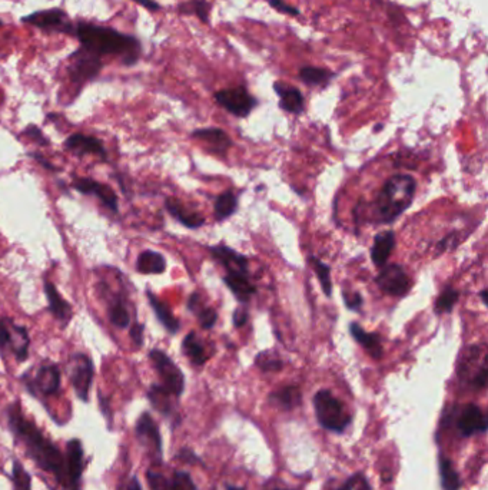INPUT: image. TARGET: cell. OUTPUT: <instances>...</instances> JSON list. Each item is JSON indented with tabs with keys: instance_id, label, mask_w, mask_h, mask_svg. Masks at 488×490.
I'll list each match as a JSON object with an SVG mask.
<instances>
[{
	"instance_id": "6da1fadb",
	"label": "cell",
	"mask_w": 488,
	"mask_h": 490,
	"mask_svg": "<svg viewBox=\"0 0 488 490\" xmlns=\"http://www.w3.org/2000/svg\"><path fill=\"white\" fill-rule=\"evenodd\" d=\"M8 422L12 432L25 444L28 455L35 463L45 472L52 473L57 482L68 489L66 456L62 455L61 450L22 415L19 404H12L8 408Z\"/></svg>"
},
{
	"instance_id": "7a4b0ae2",
	"label": "cell",
	"mask_w": 488,
	"mask_h": 490,
	"mask_svg": "<svg viewBox=\"0 0 488 490\" xmlns=\"http://www.w3.org/2000/svg\"><path fill=\"white\" fill-rule=\"evenodd\" d=\"M72 35L79 39L82 48L97 56H119L128 66L135 65L139 59L141 44L138 39L115 29L82 22L73 26Z\"/></svg>"
},
{
	"instance_id": "3957f363",
	"label": "cell",
	"mask_w": 488,
	"mask_h": 490,
	"mask_svg": "<svg viewBox=\"0 0 488 490\" xmlns=\"http://www.w3.org/2000/svg\"><path fill=\"white\" fill-rule=\"evenodd\" d=\"M417 182L409 175H394L388 178L373 204L374 220L378 224H391L413 204Z\"/></svg>"
},
{
	"instance_id": "277c9868",
	"label": "cell",
	"mask_w": 488,
	"mask_h": 490,
	"mask_svg": "<svg viewBox=\"0 0 488 490\" xmlns=\"http://www.w3.org/2000/svg\"><path fill=\"white\" fill-rule=\"evenodd\" d=\"M314 407L320 424L331 432L341 433L351 423V416L344 404L329 390L318 391L314 397Z\"/></svg>"
},
{
	"instance_id": "5b68a950",
	"label": "cell",
	"mask_w": 488,
	"mask_h": 490,
	"mask_svg": "<svg viewBox=\"0 0 488 490\" xmlns=\"http://www.w3.org/2000/svg\"><path fill=\"white\" fill-rule=\"evenodd\" d=\"M149 359L162 380V386L175 397H179L185 388V377L181 368L175 364L168 355L161 350H152Z\"/></svg>"
},
{
	"instance_id": "8992f818",
	"label": "cell",
	"mask_w": 488,
	"mask_h": 490,
	"mask_svg": "<svg viewBox=\"0 0 488 490\" xmlns=\"http://www.w3.org/2000/svg\"><path fill=\"white\" fill-rule=\"evenodd\" d=\"M377 285L387 296L404 297L413 288V280L398 264H388L377 276Z\"/></svg>"
},
{
	"instance_id": "52a82bcc",
	"label": "cell",
	"mask_w": 488,
	"mask_h": 490,
	"mask_svg": "<svg viewBox=\"0 0 488 490\" xmlns=\"http://www.w3.org/2000/svg\"><path fill=\"white\" fill-rule=\"evenodd\" d=\"M215 101H217L222 108H225L229 113L235 115L238 117L248 116L258 104L255 97H253L244 86L218 91L215 93Z\"/></svg>"
},
{
	"instance_id": "ba28073f",
	"label": "cell",
	"mask_w": 488,
	"mask_h": 490,
	"mask_svg": "<svg viewBox=\"0 0 488 490\" xmlns=\"http://www.w3.org/2000/svg\"><path fill=\"white\" fill-rule=\"evenodd\" d=\"M70 61L69 76L76 84H85L93 79L102 69L101 56L86 50L85 48L76 50L70 56Z\"/></svg>"
},
{
	"instance_id": "9c48e42d",
	"label": "cell",
	"mask_w": 488,
	"mask_h": 490,
	"mask_svg": "<svg viewBox=\"0 0 488 490\" xmlns=\"http://www.w3.org/2000/svg\"><path fill=\"white\" fill-rule=\"evenodd\" d=\"M70 381L77 397L84 402L89 399V390L93 380V363L85 355H75L70 359Z\"/></svg>"
},
{
	"instance_id": "30bf717a",
	"label": "cell",
	"mask_w": 488,
	"mask_h": 490,
	"mask_svg": "<svg viewBox=\"0 0 488 490\" xmlns=\"http://www.w3.org/2000/svg\"><path fill=\"white\" fill-rule=\"evenodd\" d=\"M23 23L33 25L41 29H50V30H61L64 33H73V25L68 22V16L62 9H49L35 12L22 17Z\"/></svg>"
},
{
	"instance_id": "8fae6325",
	"label": "cell",
	"mask_w": 488,
	"mask_h": 490,
	"mask_svg": "<svg viewBox=\"0 0 488 490\" xmlns=\"http://www.w3.org/2000/svg\"><path fill=\"white\" fill-rule=\"evenodd\" d=\"M136 437L148 450L149 455L161 459L162 458V439L159 428L149 413H144L136 423Z\"/></svg>"
},
{
	"instance_id": "7c38bea8",
	"label": "cell",
	"mask_w": 488,
	"mask_h": 490,
	"mask_svg": "<svg viewBox=\"0 0 488 490\" xmlns=\"http://www.w3.org/2000/svg\"><path fill=\"white\" fill-rule=\"evenodd\" d=\"M72 187L85 195H96L105 207H108L113 212H118V197H116L115 191L109 185L97 182L90 178H75Z\"/></svg>"
},
{
	"instance_id": "4fadbf2b",
	"label": "cell",
	"mask_w": 488,
	"mask_h": 490,
	"mask_svg": "<svg viewBox=\"0 0 488 490\" xmlns=\"http://www.w3.org/2000/svg\"><path fill=\"white\" fill-rule=\"evenodd\" d=\"M68 490H81V478L84 472V447L81 440L73 439L66 447Z\"/></svg>"
},
{
	"instance_id": "5bb4252c",
	"label": "cell",
	"mask_w": 488,
	"mask_h": 490,
	"mask_svg": "<svg viewBox=\"0 0 488 490\" xmlns=\"http://www.w3.org/2000/svg\"><path fill=\"white\" fill-rule=\"evenodd\" d=\"M146 480L150 490H198L192 478L186 472H175L170 478H166L158 472L149 470Z\"/></svg>"
},
{
	"instance_id": "9a60e30c",
	"label": "cell",
	"mask_w": 488,
	"mask_h": 490,
	"mask_svg": "<svg viewBox=\"0 0 488 490\" xmlns=\"http://www.w3.org/2000/svg\"><path fill=\"white\" fill-rule=\"evenodd\" d=\"M457 426L460 433L465 437H470L476 433H484L487 430V419L481 408L476 404H468L462 408L458 416Z\"/></svg>"
},
{
	"instance_id": "2e32d148",
	"label": "cell",
	"mask_w": 488,
	"mask_h": 490,
	"mask_svg": "<svg viewBox=\"0 0 488 490\" xmlns=\"http://www.w3.org/2000/svg\"><path fill=\"white\" fill-rule=\"evenodd\" d=\"M33 384L39 393L43 396H53L61 387V370L56 364L48 363L39 367Z\"/></svg>"
},
{
	"instance_id": "e0dca14e",
	"label": "cell",
	"mask_w": 488,
	"mask_h": 490,
	"mask_svg": "<svg viewBox=\"0 0 488 490\" xmlns=\"http://www.w3.org/2000/svg\"><path fill=\"white\" fill-rule=\"evenodd\" d=\"M213 258L219 261L228 272H246L248 274V258L238 251L232 249L224 244L209 248Z\"/></svg>"
},
{
	"instance_id": "ac0fdd59",
	"label": "cell",
	"mask_w": 488,
	"mask_h": 490,
	"mask_svg": "<svg viewBox=\"0 0 488 490\" xmlns=\"http://www.w3.org/2000/svg\"><path fill=\"white\" fill-rule=\"evenodd\" d=\"M349 332L351 336L354 337V340L361 347H364V350L371 356V359L380 360L382 357L384 350H382V341L380 334H377V332L365 331L358 323L349 324Z\"/></svg>"
},
{
	"instance_id": "d6986e66",
	"label": "cell",
	"mask_w": 488,
	"mask_h": 490,
	"mask_svg": "<svg viewBox=\"0 0 488 490\" xmlns=\"http://www.w3.org/2000/svg\"><path fill=\"white\" fill-rule=\"evenodd\" d=\"M65 147L76 155H99L102 158H106V151L102 142L95 138V136L75 133L66 140Z\"/></svg>"
},
{
	"instance_id": "ffe728a7",
	"label": "cell",
	"mask_w": 488,
	"mask_h": 490,
	"mask_svg": "<svg viewBox=\"0 0 488 490\" xmlns=\"http://www.w3.org/2000/svg\"><path fill=\"white\" fill-rule=\"evenodd\" d=\"M192 138L205 142L209 147V151L215 153H225L232 145L229 136L219 128L197 129L192 132Z\"/></svg>"
},
{
	"instance_id": "44dd1931",
	"label": "cell",
	"mask_w": 488,
	"mask_h": 490,
	"mask_svg": "<svg viewBox=\"0 0 488 490\" xmlns=\"http://www.w3.org/2000/svg\"><path fill=\"white\" fill-rule=\"evenodd\" d=\"M396 248V234L393 231H384L375 235L373 248H371V260L377 267H384Z\"/></svg>"
},
{
	"instance_id": "7402d4cb",
	"label": "cell",
	"mask_w": 488,
	"mask_h": 490,
	"mask_svg": "<svg viewBox=\"0 0 488 490\" xmlns=\"http://www.w3.org/2000/svg\"><path fill=\"white\" fill-rule=\"evenodd\" d=\"M224 283L242 304L248 303L253 294L257 292V287L249 281L246 272H228L224 277Z\"/></svg>"
},
{
	"instance_id": "603a6c76",
	"label": "cell",
	"mask_w": 488,
	"mask_h": 490,
	"mask_svg": "<svg viewBox=\"0 0 488 490\" xmlns=\"http://www.w3.org/2000/svg\"><path fill=\"white\" fill-rule=\"evenodd\" d=\"M274 89L280 96V106L289 113H301L304 111V96L298 88L284 82H275Z\"/></svg>"
},
{
	"instance_id": "cb8c5ba5",
	"label": "cell",
	"mask_w": 488,
	"mask_h": 490,
	"mask_svg": "<svg viewBox=\"0 0 488 490\" xmlns=\"http://www.w3.org/2000/svg\"><path fill=\"white\" fill-rule=\"evenodd\" d=\"M165 207L168 209V212L172 215L175 220H178L182 225H185L186 228H199L205 224V218L202 217L201 214L189 211L181 201H178L177 198H168L165 201Z\"/></svg>"
},
{
	"instance_id": "d4e9b609",
	"label": "cell",
	"mask_w": 488,
	"mask_h": 490,
	"mask_svg": "<svg viewBox=\"0 0 488 490\" xmlns=\"http://www.w3.org/2000/svg\"><path fill=\"white\" fill-rule=\"evenodd\" d=\"M43 287H45L46 299L49 301V310L55 316V319L61 321H68L72 317V307L69 305V303L61 296L53 283L45 280Z\"/></svg>"
},
{
	"instance_id": "484cf974",
	"label": "cell",
	"mask_w": 488,
	"mask_h": 490,
	"mask_svg": "<svg viewBox=\"0 0 488 490\" xmlns=\"http://www.w3.org/2000/svg\"><path fill=\"white\" fill-rule=\"evenodd\" d=\"M146 297L149 300L150 307L155 311L156 317H158V320L162 323V326L170 332V334H177V332L179 331L181 324H179V320L172 314L170 308L165 303H162L158 297H156L150 290L146 291Z\"/></svg>"
},
{
	"instance_id": "4316f807",
	"label": "cell",
	"mask_w": 488,
	"mask_h": 490,
	"mask_svg": "<svg viewBox=\"0 0 488 490\" xmlns=\"http://www.w3.org/2000/svg\"><path fill=\"white\" fill-rule=\"evenodd\" d=\"M29 332L25 327L16 326L10 320V343L9 346L12 347V351L17 361H25L29 356Z\"/></svg>"
},
{
	"instance_id": "83f0119b",
	"label": "cell",
	"mask_w": 488,
	"mask_h": 490,
	"mask_svg": "<svg viewBox=\"0 0 488 490\" xmlns=\"http://www.w3.org/2000/svg\"><path fill=\"white\" fill-rule=\"evenodd\" d=\"M136 270L141 274H162L166 270V260L161 252L146 249L138 257Z\"/></svg>"
},
{
	"instance_id": "f1b7e54d",
	"label": "cell",
	"mask_w": 488,
	"mask_h": 490,
	"mask_svg": "<svg viewBox=\"0 0 488 490\" xmlns=\"http://www.w3.org/2000/svg\"><path fill=\"white\" fill-rule=\"evenodd\" d=\"M148 397L152 403V406L159 411V413H162L164 416H170L173 415V402H172V397H175L173 395H170L169 391L161 384H153L150 388H149V393H148Z\"/></svg>"
},
{
	"instance_id": "f546056e",
	"label": "cell",
	"mask_w": 488,
	"mask_h": 490,
	"mask_svg": "<svg viewBox=\"0 0 488 490\" xmlns=\"http://www.w3.org/2000/svg\"><path fill=\"white\" fill-rule=\"evenodd\" d=\"M182 350L185 352V356L191 360L192 364L195 366H204L208 360V355L206 350L204 347V344L198 340L197 332L191 331L189 334L184 339L182 343Z\"/></svg>"
},
{
	"instance_id": "4dcf8cb0",
	"label": "cell",
	"mask_w": 488,
	"mask_h": 490,
	"mask_svg": "<svg viewBox=\"0 0 488 490\" xmlns=\"http://www.w3.org/2000/svg\"><path fill=\"white\" fill-rule=\"evenodd\" d=\"M213 207H215V217H217L218 221H224L237 212L238 200L235 195H233V192L226 191L222 192L219 197L215 200Z\"/></svg>"
},
{
	"instance_id": "1f68e13d",
	"label": "cell",
	"mask_w": 488,
	"mask_h": 490,
	"mask_svg": "<svg viewBox=\"0 0 488 490\" xmlns=\"http://www.w3.org/2000/svg\"><path fill=\"white\" fill-rule=\"evenodd\" d=\"M271 400L285 410H291L301 403V391L297 386H286L271 395Z\"/></svg>"
},
{
	"instance_id": "d6a6232c",
	"label": "cell",
	"mask_w": 488,
	"mask_h": 490,
	"mask_svg": "<svg viewBox=\"0 0 488 490\" xmlns=\"http://www.w3.org/2000/svg\"><path fill=\"white\" fill-rule=\"evenodd\" d=\"M108 316H109L110 323H112L115 327H118V328H121V330L129 327L130 316H129V311H128V308H126V304L124 303V300H122L121 297L115 299V300L112 301V304H110L109 308H108Z\"/></svg>"
},
{
	"instance_id": "836d02e7",
	"label": "cell",
	"mask_w": 488,
	"mask_h": 490,
	"mask_svg": "<svg viewBox=\"0 0 488 490\" xmlns=\"http://www.w3.org/2000/svg\"><path fill=\"white\" fill-rule=\"evenodd\" d=\"M300 77H301L302 82H305L306 85H311V86L326 85L331 77H333V72H329L328 69H324V68L304 66L300 70Z\"/></svg>"
},
{
	"instance_id": "e575fe53",
	"label": "cell",
	"mask_w": 488,
	"mask_h": 490,
	"mask_svg": "<svg viewBox=\"0 0 488 490\" xmlns=\"http://www.w3.org/2000/svg\"><path fill=\"white\" fill-rule=\"evenodd\" d=\"M440 475H441V484L444 490H458L460 489V478L456 472V469L445 456L440 458Z\"/></svg>"
},
{
	"instance_id": "d590c367",
	"label": "cell",
	"mask_w": 488,
	"mask_h": 490,
	"mask_svg": "<svg viewBox=\"0 0 488 490\" xmlns=\"http://www.w3.org/2000/svg\"><path fill=\"white\" fill-rule=\"evenodd\" d=\"M178 10L182 15H197L204 23H208L211 5L206 0H188L178 6Z\"/></svg>"
},
{
	"instance_id": "8d00e7d4",
	"label": "cell",
	"mask_w": 488,
	"mask_h": 490,
	"mask_svg": "<svg viewBox=\"0 0 488 490\" xmlns=\"http://www.w3.org/2000/svg\"><path fill=\"white\" fill-rule=\"evenodd\" d=\"M460 299V292L454 287H445L442 292L438 296L436 301V312L437 314H444V312H450L456 303Z\"/></svg>"
},
{
	"instance_id": "74e56055",
	"label": "cell",
	"mask_w": 488,
	"mask_h": 490,
	"mask_svg": "<svg viewBox=\"0 0 488 490\" xmlns=\"http://www.w3.org/2000/svg\"><path fill=\"white\" fill-rule=\"evenodd\" d=\"M311 263L314 265L315 274L320 279V284L325 292L326 297H331V294H333V281H331V268L328 264L322 263L321 260H318L317 257H311Z\"/></svg>"
},
{
	"instance_id": "f35d334b",
	"label": "cell",
	"mask_w": 488,
	"mask_h": 490,
	"mask_svg": "<svg viewBox=\"0 0 488 490\" xmlns=\"http://www.w3.org/2000/svg\"><path fill=\"white\" fill-rule=\"evenodd\" d=\"M255 364L262 371H280L284 367L282 360L274 351H262L255 357Z\"/></svg>"
},
{
	"instance_id": "ab89813d",
	"label": "cell",
	"mask_w": 488,
	"mask_h": 490,
	"mask_svg": "<svg viewBox=\"0 0 488 490\" xmlns=\"http://www.w3.org/2000/svg\"><path fill=\"white\" fill-rule=\"evenodd\" d=\"M12 476H13L14 490H32V487H30V484H32L30 476H29V473L26 472V470L23 469L22 463L19 462V460H13Z\"/></svg>"
},
{
	"instance_id": "60d3db41",
	"label": "cell",
	"mask_w": 488,
	"mask_h": 490,
	"mask_svg": "<svg viewBox=\"0 0 488 490\" xmlns=\"http://www.w3.org/2000/svg\"><path fill=\"white\" fill-rule=\"evenodd\" d=\"M197 316H198V320H199V324L204 330H211L215 324H217L218 321V312L217 310H213L211 307H205V308H201L198 312H197Z\"/></svg>"
},
{
	"instance_id": "b9f144b4",
	"label": "cell",
	"mask_w": 488,
	"mask_h": 490,
	"mask_svg": "<svg viewBox=\"0 0 488 490\" xmlns=\"http://www.w3.org/2000/svg\"><path fill=\"white\" fill-rule=\"evenodd\" d=\"M10 343V320L0 319V351H5Z\"/></svg>"
},
{
	"instance_id": "7bdbcfd3",
	"label": "cell",
	"mask_w": 488,
	"mask_h": 490,
	"mask_svg": "<svg viewBox=\"0 0 488 490\" xmlns=\"http://www.w3.org/2000/svg\"><path fill=\"white\" fill-rule=\"evenodd\" d=\"M23 135H26L28 138L32 140L33 142H37V144H41V145H49V140L42 133V131L39 129L37 126H35V125H29L23 131Z\"/></svg>"
},
{
	"instance_id": "ee69618b",
	"label": "cell",
	"mask_w": 488,
	"mask_h": 490,
	"mask_svg": "<svg viewBox=\"0 0 488 490\" xmlns=\"http://www.w3.org/2000/svg\"><path fill=\"white\" fill-rule=\"evenodd\" d=\"M268 3L274 9H277L278 12H281V13H285V15H289V16H298L300 15V10L297 8L285 3L284 0H268Z\"/></svg>"
},
{
	"instance_id": "f6af8a7d",
	"label": "cell",
	"mask_w": 488,
	"mask_h": 490,
	"mask_svg": "<svg viewBox=\"0 0 488 490\" xmlns=\"http://www.w3.org/2000/svg\"><path fill=\"white\" fill-rule=\"evenodd\" d=\"M344 301H345V305L349 308V310H360V307L362 305V296L360 292H344Z\"/></svg>"
},
{
	"instance_id": "bcb514c9",
	"label": "cell",
	"mask_w": 488,
	"mask_h": 490,
	"mask_svg": "<svg viewBox=\"0 0 488 490\" xmlns=\"http://www.w3.org/2000/svg\"><path fill=\"white\" fill-rule=\"evenodd\" d=\"M144 330H145V327H144V324H141V323L133 324V326L130 327V330H129L130 339L133 340V343H135L136 347H141V346L144 344Z\"/></svg>"
},
{
	"instance_id": "7dc6e473",
	"label": "cell",
	"mask_w": 488,
	"mask_h": 490,
	"mask_svg": "<svg viewBox=\"0 0 488 490\" xmlns=\"http://www.w3.org/2000/svg\"><path fill=\"white\" fill-rule=\"evenodd\" d=\"M471 384L477 390H481V388L485 387V384H487V367H485V363H482V366L477 371V375L473 377Z\"/></svg>"
},
{
	"instance_id": "c3c4849f",
	"label": "cell",
	"mask_w": 488,
	"mask_h": 490,
	"mask_svg": "<svg viewBox=\"0 0 488 490\" xmlns=\"http://www.w3.org/2000/svg\"><path fill=\"white\" fill-rule=\"evenodd\" d=\"M232 321H233V326L241 328L246 324L248 321V311L245 307H240L237 308L235 311H233V317H232Z\"/></svg>"
},
{
	"instance_id": "681fc988",
	"label": "cell",
	"mask_w": 488,
	"mask_h": 490,
	"mask_svg": "<svg viewBox=\"0 0 488 490\" xmlns=\"http://www.w3.org/2000/svg\"><path fill=\"white\" fill-rule=\"evenodd\" d=\"M118 490H142L141 484H139V480L136 479V478H130L128 480H125Z\"/></svg>"
},
{
	"instance_id": "f907efd6",
	"label": "cell",
	"mask_w": 488,
	"mask_h": 490,
	"mask_svg": "<svg viewBox=\"0 0 488 490\" xmlns=\"http://www.w3.org/2000/svg\"><path fill=\"white\" fill-rule=\"evenodd\" d=\"M201 304V296L198 292H193L192 296L189 297V301H188V308L193 312H197L198 311V307Z\"/></svg>"
},
{
	"instance_id": "816d5d0a",
	"label": "cell",
	"mask_w": 488,
	"mask_h": 490,
	"mask_svg": "<svg viewBox=\"0 0 488 490\" xmlns=\"http://www.w3.org/2000/svg\"><path fill=\"white\" fill-rule=\"evenodd\" d=\"M361 476H362V475H355V476H353V478H349L342 486H340V487L335 489V490H353V489H355V486H357L358 480L361 479Z\"/></svg>"
},
{
	"instance_id": "f5cc1de1",
	"label": "cell",
	"mask_w": 488,
	"mask_h": 490,
	"mask_svg": "<svg viewBox=\"0 0 488 490\" xmlns=\"http://www.w3.org/2000/svg\"><path fill=\"white\" fill-rule=\"evenodd\" d=\"M30 156H32V158H35L39 164H42V167H45L46 169H49V171H57V168L53 167V164H50L49 161H46L42 155H39V153H36V152H32Z\"/></svg>"
},
{
	"instance_id": "db71d44e",
	"label": "cell",
	"mask_w": 488,
	"mask_h": 490,
	"mask_svg": "<svg viewBox=\"0 0 488 490\" xmlns=\"http://www.w3.org/2000/svg\"><path fill=\"white\" fill-rule=\"evenodd\" d=\"M133 2L139 3L141 6H144V8L149 9V10H153V12L161 9V6H159L158 3H156V2H153V0H133Z\"/></svg>"
},
{
	"instance_id": "11a10c76",
	"label": "cell",
	"mask_w": 488,
	"mask_h": 490,
	"mask_svg": "<svg viewBox=\"0 0 488 490\" xmlns=\"http://www.w3.org/2000/svg\"><path fill=\"white\" fill-rule=\"evenodd\" d=\"M178 458L184 462H188V463H195V462H198V459H195L197 456H195L192 452H189V450H182V452L178 455Z\"/></svg>"
},
{
	"instance_id": "9f6ffc18",
	"label": "cell",
	"mask_w": 488,
	"mask_h": 490,
	"mask_svg": "<svg viewBox=\"0 0 488 490\" xmlns=\"http://www.w3.org/2000/svg\"><path fill=\"white\" fill-rule=\"evenodd\" d=\"M357 490H371V486L368 484V482L365 480V478L364 476H361V479L358 480V483H357Z\"/></svg>"
},
{
	"instance_id": "6f0895ef",
	"label": "cell",
	"mask_w": 488,
	"mask_h": 490,
	"mask_svg": "<svg viewBox=\"0 0 488 490\" xmlns=\"http://www.w3.org/2000/svg\"><path fill=\"white\" fill-rule=\"evenodd\" d=\"M487 294H488L487 288H482V290H481V299H482V303H484L485 305L488 304V301H487Z\"/></svg>"
},
{
	"instance_id": "680465c9",
	"label": "cell",
	"mask_w": 488,
	"mask_h": 490,
	"mask_svg": "<svg viewBox=\"0 0 488 490\" xmlns=\"http://www.w3.org/2000/svg\"><path fill=\"white\" fill-rule=\"evenodd\" d=\"M226 490H245L242 487H235V486H226Z\"/></svg>"
},
{
	"instance_id": "91938a15",
	"label": "cell",
	"mask_w": 488,
	"mask_h": 490,
	"mask_svg": "<svg viewBox=\"0 0 488 490\" xmlns=\"http://www.w3.org/2000/svg\"><path fill=\"white\" fill-rule=\"evenodd\" d=\"M274 490H288V489H274Z\"/></svg>"
},
{
	"instance_id": "94428289",
	"label": "cell",
	"mask_w": 488,
	"mask_h": 490,
	"mask_svg": "<svg viewBox=\"0 0 488 490\" xmlns=\"http://www.w3.org/2000/svg\"><path fill=\"white\" fill-rule=\"evenodd\" d=\"M0 25H3V22H2V21H0Z\"/></svg>"
}]
</instances>
